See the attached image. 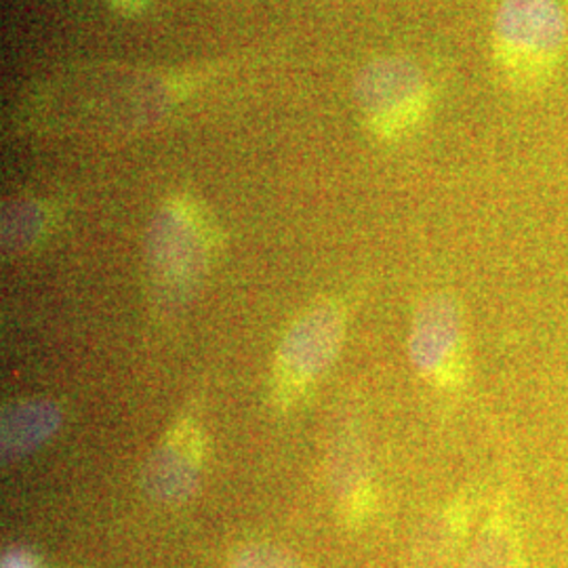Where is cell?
<instances>
[{
  "mask_svg": "<svg viewBox=\"0 0 568 568\" xmlns=\"http://www.w3.org/2000/svg\"><path fill=\"white\" fill-rule=\"evenodd\" d=\"M150 257L164 281L192 283L203 265L196 225L178 206H166L150 232Z\"/></svg>",
  "mask_w": 568,
  "mask_h": 568,
  "instance_id": "obj_4",
  "label": "cell"
},
{
  "mask_svg": "<svg viewBox=\"0 0 568 568\" xmlns=\"http://www.w3.org/2000/svg\"><path fill=\"white\" fill-rule=\"evenodd\" d=\"M464 568H523L516 528L495 516L469 549Z\"/></svg>",
  "mask_w": 568,
  "mask_h": 568,
  "instance_id": "obj_8",
  "label": "cell"
},
{
  "mask_svg": "<svg viewBox=\"0 0 568 568\" xmlns=\"http://www.w3.org/2000/svg\"><path fill=\"white\" fill-rule=\"evenodd\" d=\"M459 344L457 310L445 297L429 300L417 314L410 335V356L419 371L438 375Z\"/></svg>",
  "mask_w": 568,
  "mask_h": 568,
  "instance_id": "obj_5",
  "label": "cell"
},
{
  "mask_svg": "<svg viewBox=\"0 0 568 568\" xmlns=\"http://www.w3.org/2000/svg\"><path fill=\"white\" fill-rule=\"evenodd\" d=\"M342 339L339 314L323 305L297 321L281 347V373L291 384H305L325 368Z\"/></svg>",
  "mask_w": 568,
  "mask_h": 568,
  "instance_id": "obj_3",
  "label": "cell"
},
{
  "mask_svg": "<svg viewBox=\"0 0 568 568\" xmlns=\"http://www.w3.org/2000/svg\"><path fill=\"white\" fill-rule=\"evenodd\" d=\"M232 568H302V565L281 549L255 546L243 549Z\"/></svg>",
  "mask_w": 568,
  "mask_h": 568,
  "instance_id": "obj_10",
  "label": "cell"
},
{
  "mask_svg": "<svg viewBox=\"0 0 568 568\" xmlns=\"http://www.w3.org/2000/svg\"><path fill=\"white\" fill-rule=\"evenodd\" d=\"M114 4H119L124 11H131V9H138L142 0H114Z\"/></svg>",
  "mask_w": 568,
  "mask_h": 568,
  "instance_id": "obj_11",
  "label": "cell"
},
{
  "mask_svg": "<svg viewBox=\"0 0 568 568\" xmlns=\"http://www.w3.org/2000/svg\"><path fill=\"white\" fill-rule=\"evenodd\" d=\"M42 227V211L39 204L13 203L4 211L2 241L4 246L16 251L37 241Z\"/></svg>",
  "mask_w": 568,
  "mask_h": 568,
  "instance_id": "obj_9",
  "label": "cell"
},
{
  "mask_svg": "<svg viewBox=\"0 0 568 568\" xmlns=\"http://www.w3.org/2000/svg\"><path fill=\"white\" fill-rule=\"evenodd\" d=\"M145 487L163 501H180L196 487V467L187 450L182 447H164L148 467Z\"/></svg>",
  "mask_w": 568,
  "mask_h": 568,
  "instance_id": "obj_7",
  "label": "cell"
},
{
  "mask_svg": "<svg viewBox=\"0 0 568 568\" xmlns=\"http://www.w3.org/2000/svg\"><path fill=\"white\" fill-rule=\"evenodd\" d=\"M354 95L368 126L379 135H398L426 112V79L419 68L400 58L368 63L361 72Z\"/></svg>",
  "mask_w": 568,
  "mask_h": 568,
  "instance_id": "obj_2",
  "label": "cell"
},
{
  "mask_svg": "<svg viewBox=\"0 0 568 568\" xmlns=\"http://www.w3.org/2000/svg\"><path fill=\"white\" fill-rule=\"evenodd\" d=\"M60 408L53 403L30 400L11 406L2 417V455L16 459L30 453L60 427Z\"/></svg>",
  "mask_w": 568,
  "mask_h": 568,
  "instance_id": "obj_6",
  "label": "cell"
},
{
  "mask_svg": "<svg viewBox=\"0 0 568 568\" xmlns=\"http://www.w3.org/2000/svg\"><path fill=\"white\" fill-rule=\"evenodd\" d=\"M567 41V11L558 0H501L493 23V49L514 89L532 91L546 84Z\"/></svg>",
  "mask_w": 568,
  "mask_h": 568,
  "instance_id": "obj_1",
  "label": "cell"
}]
</instances>
